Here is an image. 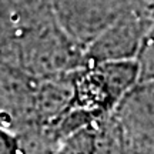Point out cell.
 Segmentation results:
<instances>
[{"label": "cell", "instance_id": "cell-1", "mask_svg": "<svg viewBox=\"0 0 154 154\" xmlns=\"http://www.w3.org/2000/svg\"><path fill=\"white\" fill-rule=\"evenodd\" d=\"M59 7L63 19L79 38L100 36L136 9L131 0H61Z\"/></svg>", "mask_w": 154, "mask_h": 154}, {"label": "cell", "instance_id": "cell-2", "mask_svg": "<svg viewBox=\"0 0 154 154\" xmlns=\"http://www.w3.org/2000/svg\"><path fill=\"white\" fill-rule=\"evenodd\" d=\"M141 57L144 59V69L154 76V23L141 40Z\"/></svg>", "mask_w": 154, "mask_h": 154}, {"label": "cell", "instance_id": "cell-3", "mask_svg": "<svg viewBox=\"0 0 154 154\" xmlns=\"http://www.w3.org/2000/svg\"><path fill=\"white\" fill-rule=\"evenodd\" d=\"M0 154H23L17 138L0 127Z\"/></svg>", "mask_w": 154, "mask_h": 154}]
</instances>
